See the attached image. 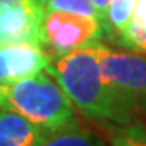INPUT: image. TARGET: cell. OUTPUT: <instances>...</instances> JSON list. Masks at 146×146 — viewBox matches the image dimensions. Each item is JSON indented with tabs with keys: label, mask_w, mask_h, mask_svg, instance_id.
I'll return each mask as SVG.
<instances>
[{
	"label": "cell",
	"mask_w": 146,
	"mask_h": 146,
	"mask_svg": "<svg viewBox=\"0 0 146 146\" xmlns=\"http://www.w3.org/2000/svg\"><path fill=\"white\" fill-rule=\"evenodd\" d=\"M110 146H146V130L140 125H123L112 128Z\"/></svg>",
	"instance_id": "cell-12"
},
{
	"label": "cell",
	"mask_w": 146,
	"mask_h": 146,
	"mask_svg": "<svg viewBox=\"0 0 146 146\" xmlns=\"http://www.w3.org/2000/svg\"><path fill=\"white\" fill-rule=\"evenodd\" d=\"M102 41L98 18L63 11H44L39 26V47L50 60Z\"/></svg>",
	"instance_id": "cell-4"
},
{
	"label": "cell",
	"mask_w": 146,
	"mask_h": 146,
	"mask_svg": "<svg viewBox=\"0 0 146 146\" xmlns=\"http://www.w3.org/2000/svg\"><path fill=\"white\" fill-rule=\"evenodd\" d=\"M39 146H106L98 135L76 120L58 130L49 131Z\"/></svg>",
	"instance_id": "cell-8"
},
{
	"label": "cell",
	"mask_w": 146,
	"mask_h": 146,
	"mask_svg": "<svg viewBox=\"0 0 146 146\" xmlns=\"http://www.w3.org/2000/svg\"><path fill=\"white\" fill-rule=\"evenodd\" d=\"M36 2H37V3H39V5H41V7H42V3H44L46 0H36Z\"/></svg>",
	"instance_id": "cell-14"
},
{
	"label": "cell",
	"mask_w": 146,
	"mask_h": 146,
	"mask_svg": "<svg viewBox=\"0 0 146 146\" xmlns=\"http://www.w3.org/2000/svg\"><path fill=\"white\" fill-rule=\"evenodd\" d=\"M91 2H93V7H94V10H96L98 20H99V23H102L104 15H106V10H107V7H109L110 0H91Z\"/></svg>",
	"instance_id": "cell-13"
},
{
	"label": "cell",
	"mask_w": 146,
	"mask_h": 146,
	"mask_svg": "<svg viewBox=\"0 0 146 146\" xmlns=\"http://www.w3.org/2000/svg\"><path fill=\"white\" fill-rule=\"evenodd\" d=\"M44 15L36 0H0V46L33 44L39 47Z\"/></svg>",
	"instance_id": "cell-5"
},
{
	"label": "cell",
	"mask_w": 146,
	"mask_h": 146,
	"mask_svg": "<svg viewBox=\"0 0 146 146\" xmlns=\"http://www.w3.org/2000/svg\"><path fill=\"white\" fill-rule=\"evenodd\" d=\"M99 42L76 49L52 60L47 68L58 81L75 109L96 122L130 125L136 115L102 76Z\"/></svg>",
	"instance_id": "cell-1"
},
{
	"label": "cell",
	"mask_w": 146,
	"mask_h": 146,
	"mask_svg": "<svg viewBox=\"0 0 146 146\" xmlns=\"http://www.w3.org/2000/svg\"><path fill=\"white\" fill-rule=\"evenodd\" d=\"M99 65L102 76L133 114H146V54L112 50L101 44Z\"/></svg>",
	"instance_id": "cell-3"
},
{
	"label": "cell",
	"mask_w": 146,
	"mask_h": 146,
	"mask_svg": "<svg viewBox=\"0 0 146 146\" xmlns=\"http://www.w3.org/2000/svg\"><path fill=\"white\" fill-rule=\"evenodd\" d=\"M117 44L131 52L146 54V0L135 2L131 18Z\"/></svg>",
	"instance_id": "cell-10"
},
{
	"label": "cell",
	"mask_w": 146,
	"mask_h": 146,
	"mask_svg": "<svg viewBox=\"0 0 146 146\" xmlns=\"http://www.w3.org/2000/svg\"><path fill=\"white\" fill-rule=\"evenodd\" d=\"M136 0H110L106 10L104 20L101 23L102 39L112 42H119V37L125 31L127 25L131 18Z\"/></svg>",
	"instance_id": "cell-9"
},
{
	"label": "cell",
	"mask_w": 146,
	"mask_h": 146,
	"mask_svg": "<svg viewBox=\"0 0 146 146\" xmlns=\"http://www.w3.org/2000/svg\"><path fill=\"white\" fill-rule=\"evenodd\" d=\"M52 60L41 47L33 44L0 46V86L15 83L47 70Z\"/></svg>",
	"instance_id": "cell-6"
},
{
	"label": "cell",
	"mask_w": 146,
	"mask_h": 146,
	"mask_svg": "<svg viewBox=\"0 0 146 146\" xmlns=\"http://www.w3.org/2000/svg\"><path fill=\"white\" fill-rule=\"evenodd\" d=\"M0 109L26 117L47 131L76 120V109L49 70L0 86Z\"/></svg>",
	"instance_id": "cell-2"
},
{
	"label": "cell",
	"mask_w": 146,
	"mask_h": 146,
	"mask_svg": "<svg viewBox=\"0 0 146 146\" xmlns=\"http://www.w3.org/2000/svg\"><path fill=\"white\" fill-rule=\"evenodd\" d=\"M47 133L18 112L0 109V146H39Z\"/></svg>",
	"instance_id": "cell-7"
},
{
	"label": "cell",
	"mask_w": 146,
	"mask_h": 146,
	"mask_svg": "<svg viewBox=\"0 0 146 146\" xmlns=\"http://www.w3.org/2000/svg\"><path fill=\"white\" fill-rule=\"evenodd\" d=\"M44 11H63L81 16H96V10L91 0H46L42 3Z\"/></svg>",
	"instance_id": "cell-11"
}]
</instances>
